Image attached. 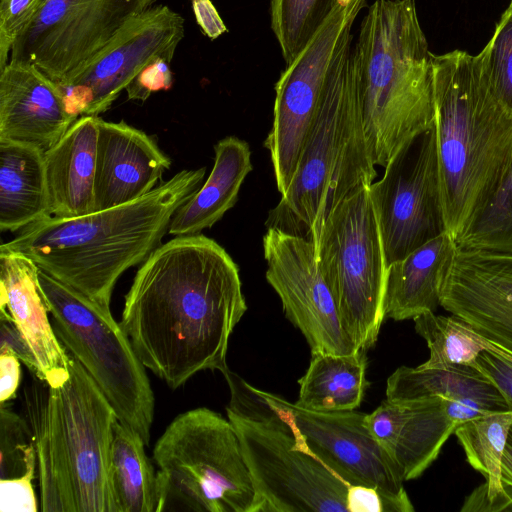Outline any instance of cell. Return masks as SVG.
I'll return each instance as SVG.
<instances>
[{"instance_id": "1", "label": "cell", "mask_w": 512, "mask_h": 512, "mask_svg": "<svg viewBox=\"0 0 512 512\" xmlns=\"http://www.w3.org/2000/svg\"><path fill=\"white\" fill-rule=\"evenodd\" d=\"M246 310L238 265L200 233L175 236L141 264L120 325L143 365L176 389L227 366L230 335Z\"/></svg>"}, {"instance_id": "2", "label": "cell", "mask_w": 512, "mask_h": 512, "mask_svg": "<svg viewBox=\"0 0 512 512\" xmlns=\"http://www.w3.org/2000/svg\"><path fill=\"white\" fill-rule=\"evenodd\" d=\"M205 167L181 170L146 195L78 217L50 215L0 248L22 253L60 282L110 310L117 280L161 245L176 211L201 187Z\"/></svg>"}, {"instance_id": "3", "label": "cell", "mask_w": 512, "mask_h": 512, "mask_svg": "<svg viewBox=\"0 0 512 512\" xmlns=\"http://www.w3.org/2000/svg\"><path fill=\"white\" fill-rule=\"evenodd\" d=\"M439 177L455 241L491 199L512 162V115L494 97L480 54H432Z\"/></svg>"}, {"instance_id": "4", "label": "cell", "mask_w": 512, "mask_h": 512, "mask_svg": "<svg viewBox=\"0 0 512 512\" xmlns=\"http://www.w3.org/2000/svg\"><path fill=\"white\" fill-rule=\"evenodd\" d=\"M69 379L50 387L35 377L23 393L37 457L42 512H117L110 453L117 415L69 353Z\"/></svg>"}, {"instance_id": "5", "label": "cell", "mask_w": 512, "mask_h": 512, "mask_svg": "<svg viewBox=\"0 0 512 512\" xmlns=\"http://www.w3.org/2000/svg\"><path fill=\"white\" fill-rule=\"evenodd\" d=\"M432 54L415 0H375L353 48L356 87L371 159L385 167L435 123Z\"/></svg>"}, {"instance_id": "6", "label": "cell", "mask_w": 512, "mask_h": 512, "mask_svg": "<svg viewBox=\"0 0 512 512\" xmlns=\"http://www.w3.org/2000/svg\"><path fill=\"white\" fill-rule=\"evenodd\" d=\"M377 173L368 151L356 87L353 48L333 70L287 191L265 226L316 246L333 209Z\"/></svg>"}, {"instance_id": "7", "label": "cell", "mask_w": 512, "mask_h": 512, "mask_svg": "<svg viewBox=\"0 0 512 512\" xmlns=\"http://www.w3.org/2000/svg\"><path fill=\"white\" fill-rule=\"evenodd\" d=\"M227 416L242 447L259 512L347 511L349 484L305 449L261 391L228 366Z\"/></svg>"}, {"instance_id": "8", "label": "cell", "mask_w": 512, "mask_h": 512, "mask_svg": "<svg viewBox=\"0 0 512 512\" xmlns=\"http://www.w3.org/2000/svg\"><path fill=\"white\" fill-rule=\"evenodd\" d=\"M156 512H259L255 486L231 422L208 408L178 415L157 440Z\"/></svg>"}, {"instance_id": "9", "label": "cell", "mask_w": 512, "mask_h": 512, "mask_svg": "<svg viewBox=\"0 0 512 512\" xmlns=\"http://www.w3.org/2000/svg\"><path fill=\"white\" fill-rule=\"evenodd\" d=\"M38 280L55 334L88 372L118 420L146 445L154 417V395L145 366L111 311L39 268Z\"/></svg>"}, {"instance_id": "10", "label": "cell", "mask_w": 512, "mask_h": 512, "mask_svg": "<svg viewBox=\"0 0 512 512\" xmlns=\"http://www.w3.org/2000/svg\"><path fill=\"white\" fill-rule=\"evenodd\" d=\"M316 255L343 327L359 350H368L385 319L387 270L369 186L345 198L329 214Z\"/></svg>"}, {"instance_id": "11", "label": "cell", "mask_w": 512, "mask_h": 512, "mask_svg": "<svg viewBox=\"0 0 512 512\" xmlns=\"http://www.w3.org/2000/svg\"><path fill=\"white\" fill-rule=\"evenodd\" d=\"M366 0H339L335 10L275 84L273 122L264 140L278 192L284 194L319 110L328 80L352 49V28Z\"/></svg>"}, {"instance_id": "12", "label": "cell", "mask_w": 512, "mask_h": 512, "mask_svg": "<svg viewBox=\"0 0 512 512\" xmlns=\"http://www.w3.org/2000/svg\"><path fill=\"white\" fill-rule=\"evenodd\" d=\"M369 186L387 266L446 232L435 123L405 142Z\"/></svg>"}, {"instance_id": "13", "label": "cell", "mask_w": 512, "mask_h": 512, "mask_svg": "<svg viewBox=\"0 0 512 512\" xmlns=\"http://www.w3.org/2000/svg\"><path fill=\"white\" fill-rule=\"evenodd\" d=\"M296 440L349 485L379 491L386 512H413L399 467L370 432L366 413L321 412L264 392Z\"/></svg>"}, {"instance_id": "14", "label": "cell", "mask_w": 512, "mask_h": 512, "mask_svg": "<svg viewBox=\"0 0 512 512\" xmlns=\"http://www.w3.org/2000/svg\"><path fill=\"white\" fill-rule=\"evenodd\" d=\"M184 18L166 5L132 17L81 69L60 84L77 117L107 111L131 81L158 59L171 61L184 38Z\"/></svg>"}, {"instance_id": "15", "label": "cell", "mask_w": 512, "mask_h": 512, "mask_svg": "<svg viewBox=\"0 0 512 512\" xmlns=\"http://www.w3.org/2000/svg\"><path fill=\"white\" fill-rule=\"evenodd\" d=\"M262 243L266 280L278 294L286 317L302 332L311 354L361 351L342 325L314 243L273 228L267 229Z\"/></svg>"}, {"instance_id": "16", "label": "cell", "mask_w": 512, "mask_h": 512, "mask_svg": "<svg viewBox=\"0 0 512 512\" xmlns=\"http://www.w3.org/2000/svg\"><path fill=\"white\" fill-rule=\"evenodd\" d=\"M488 413L483 405L443 397L414 401L385 399L367 425L402 472L404 481L418 478L438 457L456 427Z\"/></svg>"}, {"instance_id": "17", "label": "cell", "mask_w": 512, "mask_h": 512, "mask_svg": "<svg viewBox=\"0 0 512 512\" xmlns=\"http://www.w3.org/2000/svg\"><path fill=\"white\" fill-rule=\"evenodd\" d=\"M440 306L512 353V253L457 246Z\"/></svg>"}, {"instance_id": "18", "label": "cell", "mask_w": 512, "mask_h": 512, "mask_svg": "<svg viewBox=\"0 0 512 512\" xmlns=\"http://www.w3.org/2000/svg\"><path fill=\"white\" fill-rule=\"evenodd\" d=\"M155 0H64L56 23L27 56L56 83L63 84L88 63L135 15Z\"/></svg>"}, {"instance_id": "19", "label": "cell", "mask_w": 512, "mask_h": 512, "mask_svg": "<svg viewBox=\"0 0 512 512\" xmlns=\"http://www.w3.org/2000/svg\"><path fill=\"white\" fill-rule=\"evenodd\" d=\"M170 166L171 159L152 136L98 116L94 212L146 195Z\"/></svg>"}, {"instance_id": "20", "label": "cell", "mask_w": 512, "mask_h": 512, "mask_svg": "<svg viewBox=\"0 0 512 512\" xmlns=\"http://www.w3.org/2000/svg\"><path fill=\"white\" fill-rule=\"evenodd\" d=\"M77 118L59 84L34 64L10 61L0 70V139L46 152Z\"/></svg>"}, {"instance_id": "21", "label": "cell", "mask_w": 512, "mask_h": 512, "mask_svg": "<svg viewBox=\"0 0 512 512\" xmlns=\"http://www.w3.org/2000/svg\"><path fill=\"white\" fill-rule=\"evenodd\" d=\"M38 272L28 256L0 248L1 313L12 318L29 344L39 367L37 378L56 388L70 377V356L48 317Z\"/></svg>"}, {"instance_id": "22", "label": "cell", "mask_w": 512, "mask_h": 512, "mask_svg": "<svg viewBox=\"0 0 512 512\" xmlns=\"http://www.w3.org/2000/svg\"><path fill=\"white\" fill-rule=\"evenodd\" d=\"M98 116H80L44 152L52 215L78 217L94 212Z\"/></svg>"}, {"instance_id": "23", "label": "cell", "mask_w": 512, "mask_h": 512, "mask_svg": "<svg viewBox=\"0 0 512 512\" xmlns=\"http://www.w3.org/2000/svg\"><path fill=\"white\" fill-rule=\"evenodd\" d=\"M456 248L455 239L444 232L389 264L383 303L385 318L402 321L435 312Z\"/></svg>"}, {"instance_id": "24", "label": "cell", "mask_w": 512, "mask_h": 512, "mask_svg": "<svg viewBox=\"0 0 512 512\" xmlns=\"http://www.w3.org/2000/svg\"><path fill=\"white\" fill-rule=\"evenodd\" d=\"M214 154L207 180L174 214L170 235L200 234L236 204L240 187L253 169L249 144L227 136L216 143Z\"/></svg>"}, {"instance_id": "25", "label": "cell", "mask_w": 512, "mask_h": 512, "mask_svg": "<svg viewBox=\"0 0 512 512\" xmlns=\"http://www.w3.org/2000/svg\"><path fill=\"white\" fill-rule=\"evenodd\" d=\"M50 215L44 152L0 139V230H20Z\"/></svg>"}, {"instance_id": "26", "label": "cell", "mask_w": 512, "mask_h": 512, "mask_svg": "<svg viewBox=\"0 0 512 512\" xmlns=\"http://www.w3.org/2000/svg\"><path fill=\"white\" fill-rule=\"evenodd\" d=\"M512 425V411L493 412L460 423L454 435L468 463L485 482L464 501L461 512L512 511V489L501 480V461Z\"/></svg>"}, {"instance_id": "27", "label": "cell", "mask_w": 512, "mask_h": 512, "mask_svg": "<svg viewBox=\"0 0 512 512\" xmlns=\"http://www.w3.org/2000/svg\"><path fill=\"white\" fill-rule=\"evenodd\" d=\"M432 397L476 402L490 412L510 411L498 388L476 366H401L387 379L386 398L391 401Z\"/></svg>"}, {"instance_id": "28", "label": "cell", "mask_w": 512, "mask_h": 512, "mask_svg": "<svg viewBox=\"0 0 512 512\" xmlns=\"http://www.w3.org/2000/svg\"><path fill=\"white\" fill-rule=\"evenodd\" d=\"M365 352L312 354L309 367L299 380V396L295 404L321 412L355 410L369 385Z\"/></svg>"}, {"instance_id": "29", "label": "cell", "mask_w": 512, "mask_h": 512, "mask_svg": "<svg viewBox=\"0 0 512 512\" xmlns=\"http://www.w3.org/2000/svg\"><path fill=\"white\" fill-rule=\"evenodd\" d=\"M143 438L115 423L110 453V484L117 512H156V471L146 455Z\"/></svg>"}, {"instance_id": "30", "label": "cell", "mask_w": 512, "mask_h": 512, "mask_svg": "<svg viewBox=\"0 0 512 512\" xmlns=\"http://www.w3.org/2000/svg\"><path fill=\"white\" fill-rule=\"evenodd\" d=\"M415 331L426 341L430 356L420 366L447 368L458 365L475 366L489 340L463 319L451 315L426 312L413 318Z\"/></svg>"}, {"instance_id": "31", "label": "cell", "mask_w": 512, "mask_h": 512, "mask_svg": "<svg viewBox=\"0 0 512 512\" xmlns=\"http://www.w3.org/2000/svg\"><path fill=\"white\" fill-rule=\"evenodd\" d=\"M338 3L339 0H271V28L286 65L303 51Z\"/></svg>"}, {"instance_id": "32", "label": "cell", "mask_w": 512, "mask_h": 512, "mask_svg": "<svg viewBox=\"0 0 512 512\" xmlns=\"http://www.w3.org/2000/svg\"><path fill=\"white\" fill-rule=\"evenodd\" d=\"M456 244L465 248L512 253V162L491 199Z\"/></svg>"}, {"instance_id": "33", "label": "cell", "mask_w": 512, "mask_h": 512, "mask_svg": "<svg viewBox=\"0 0 512 512\" xmlns=\"http://www.w3.org/2000/svg\"><path fill=\"white\" fill-rule=\"evenodd\" d=\"M479 54L491 92L512 115V6L504 11Z\"/></svg>"}, {"instance_id": "34", "label": "cell", "mask_w": 512, "mask_h": 512, "mask_svg": "<svg viewBox=\"0 0 512 512\" xmlns=\"http://www.w3.org/2000/svg\"><path fill=\"white\" fill-rule=\"evenodd\" d=\"M37 466L31 429L8 406H0V479L19 477Z\"/></svg>"}, {"instance_id": "35", "label": "cell", "mask_w": 512, "mask_h": 512, "mask_svg": "<svg viewBox=\"0 0 512 512\" xmlns=\"http://www.w3.org/2000/svg\"><path fill=\"white\" fill-rule=\"evenodd\" d=\"M45 0H0V70L9 62L16 38L29 25Z\"/></svg>"}, {"instance_id": "36", "label": "cell", "mask_w": 512, "mask_h": 512, "mask_svg": "<svg viewBox=\"0 0 512 512\" xmlns=\"http://www.w3.org/2000/svg\"><path fill=\"white\" fill-rule=\"evenodd\" d=\"M475 366L498 388L512 411V353L489 341L488 347L478 355Z\"/></svg>"}, {"instance_id": "37", "label": "cell", "mask_w": 512, "mask_h": 512, "mask_svg": "<svg viewBox=\"0 0 512 512\" xmlns=\"http://www.w3.org/2000/svg\"><path fill=\"white\" fill-rule=\"evenodd\" d=\"M37 466L25 474L0 479V512H36L39 510L33 480Z\"/></svg>"}, {"instance_id": "38", "label": "cell", "mask_w": 512, "mask_h": 512, "mask_svg": "<svg viewBox=\"0 0 512 512\" xmlns=\"http://www.w3.org/2000/svg\"><path fill=\"white\" fill-rule=\"evenodd\" d=\"M170 62L158 59L147 65L127 86L128 99L146 101L152 93L169 89L172 84Z\"/></svg>"}, {"instance_id": "39", "label": "cell", "mask_w": 512, "mask_h": 512, "mask_svg": "<svg viewBox=\"0 0 512 512\" xmlns=\"http://www.w3.org/2000/svg\"><path fill=\"white\" fill-rule=\"evenodd\" d=\"M0 351L10 350L22 361L26 367L38 376L39 367L36 358L26 339L12 320V318L0 312Z\"/></svg>"}, {"instance_id": "40", "label": "cell", "mask_w": 512, "mask_h": 512, "mask_svg": "<svg viewBox=\"0 0 512 512\" xmlns=\"http://www.w3.org/2000/svg\"><path fill=\"white\" fill-rule=\"evenodd\" d=\"M20 359L10 350L0 351V403L6 404L16 397L20 384Z\"/></svg>"}, {"instance_id": "41", "label": "cell", "mask_w": 512, "mask_h": 512, "mask_svg": "<svg viewBox=\"0 0 512 512\" xmlns=\"http://www.w3.org/2000/svg\"><path fill=\"white\" fill-rule=\"evenodd\" d=\"M346 506L348 512H386L379 491L365 485H349Z\"/></svg>"}, {"instance_id": "42", "label": "cell", "mask_w": 512, "mask_h": 512, "mask_svg": "<svg viewBox=\"0 0 512 512\" xmlns=\"http://www.w3.org/2000/svg\"><path fill=\"white\" fill-rule=\"evenodd\" d=\"M196 21L203 33L214 40L227 31L219 13L210 0L192 1Z\"/></svg>"}, {"instance_id": "43", "label": "cell", "mask_w": 512, "mask_h": 512, "mask_svg": "<svg viewBox=\"0 0 512 512\" xmlns=\"http://www.w3.org/2000/svg\"><path fill=\"white\" fill-rule=\"evenodd\" d=\"M501 480L504 487L512 489V425L501 461Z\"/></svg>"}, {"instance_id": "44", "label": "cell", "mask_w": 512, "mask_h": 512, "mask_svg": "<svg viewBox=\"0 0 512 512\" xmlns=\"http://www.w3.org/2000/svg\"><path fill=\"white\" fill-rule=\"evenodd\" d=\"M508 6H510V7L512 6V0H510V3H509V5H508Z\"/></svg>"}, {"instance_id": "45", "label": "cell", "mask_w": 512, "mask_h": 512, "mask_svg": "<svg viewBox=\"0 0 512 512\" xmlns=\"http://www.w3.org/2000/svg\"><path fill=\"white\" fill-rule=\"evenodd\" d=\"M191 1H195V0H191Z\"/></svg>"}]
</instances>
